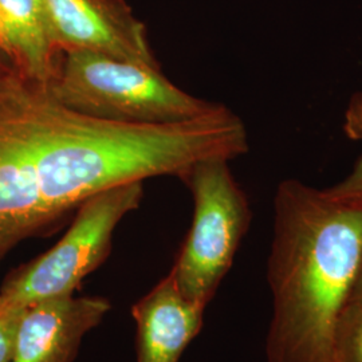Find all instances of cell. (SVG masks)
I'll list each match as a JSON object with an SVG mask.
<instances>
[{"mask_svg": "<svg viewBox=\"0 0 362 362\" xmlns=\"http://www.w3.org/2000/svg\"><path fill=\"white\" fill-rule=\"evenodd\" d=\"M21 76L7 54L0 49V94Z\"/></svg>", "mask_w": 362, "mask_h": 362, "instance_id": "15", "label": "cell"}, {"mask_svg": "<svg viewBox=\"0 0 362 362\" xmlns=\"http://www.w3.org/2000/svg\"><path fill=\"white\" fill-rule=\"evenodd\" d=\"M19 95L40 196L57 226L93 194L158 176L180 179L200 161H231L250 148L245 122L224 105L182 122L141 125L79 115L25 77Z\"/></svg>", "mask_w": 362, "mask_h": 362, "instance_id": "1", "label": "cell"}, {"mask_svg": "<svg viewBox=\"0 0 362 362\" xmlns=\"http://www.w3.org/2000/svg\"><path fill=\"white\" fill-rule=\"evenodd\" d=\"M324 191L338 203L362 209V155L344 180Z\"/></svg>", "mask_w": 362, "mask_h": 362, "instance_id": "12", "label": "cell"}, {"mask_svg": "<svg viewBox=\"0 0 362 362\" xmlns=\"http://www.w3.org/2000/svg\"><path fill=\"white\" fill-rule=\"evenodd\" d=\"M362 254V209L296 179L274 197L267 260L269 362H334V337Z\"/></svg>", "mask_w": 362, "mask_h": 362, "instance_id": "2", "label": "cell"}, {"mask_svg": "<svg viewBox=\"0 0 362 362\" xmlns=\"http://www.w3.org/2000/svg\"><path fill=\"white\" fill-rule=\"evenodd\" d=\"M46 88L58 104L73 112L119 124L182 122L208 115L221 105L177 88L161 67L101 52H62Z\"/></svg>", "mask_w": 362, "mask_h": 362, "instance_id": "3", "label": "cell"}, {"mask_svg": "<svg viewBox=\"0 0 362 362\" xmlns=\"http://www.w3.org/2000/svg\"><path fill=\"white\" fill-rule=\"evenodd\" d=\"M18 78L0 94V262L21 242L58 227L30 157Z\"/></svg>", "mask_w": 362, "mask_h": 362, "instance_id": "6", "label": "cell"}, {"mask_svg": "<svg viewBox=\"0 0 362 362\" xmlns=\"http://www.w3.org/2000/svg\"><path fill=\"white\" fill-rule=\"evenodd\" d=\"M0 49L22 77L49 85L62 52L52 42L43 0H0Z\"/></svg>", "mask_w": 362, "mask_h": 362, "instance_id": "10", "label": "cell"}, {"mask_svg": "<svg viewBox=\"0 0 362 362\" xmlns=\"http://www.w3.org/2000/svg\"><path fill=\"white\" fill-rule=\"evenodd\" d=\"M52 42L59 52H101L160 67L146 28L124 0H43Z\"/></svg>", "mask_w": 362, "mask_h": 362, "instance_id": "7", "label": "cell"}, {"mask_svg": "<svg viewBox=\"0 0 362 362\" xmlns=\"http://www.w3.org/2000/svg\"><path fill=\"white\" fill-rule=\"evenodd\" d=\"M110 309L103 297L65 296L28 305L16 330L13 362H74L85 336Z\"/></svg>", "mask_w": 362, "mask_h": 362, "instance_id": "8", "label": "cell"}, {"mask_svg": "<svg viewBox=\"0 0 362 362\" xmlns=\"http://www.w3.org/2000/svg\"><path fill=\"white\" fill-rule=\"evenodd\" d=\"M180 180L194 197V218L169 275L182 297L206 309L233 267L252 214L228 160L200 161Z\"/></svg>", "mask_w": 362, "mask_h": 362, "instance_id": "4", "label": "cell"}, {"mask_svg": "<svg viewBox=\"0 0 362 362\" xmlns=\"http://www.w3.org/2000/svg\"><path fill=\"white\" fill-rule=\"evenodd\" d=\"M344 132L354 141L362 140V93H357L350 100L344 118Z\"/></svg>", "mask_w": 362, "mask_h": 362, "instance_id": "14", "label": "cell"}, {"mask_svg": "<svg viewBox=\"0 0 362 362\" xmlns=\"http://www.w3.org/2000/svg\"><path fill=\"white\" fill-rule=\"evenodd\" d=\"M350 303H357L362 306V254L360 262H358V267L356 272V278L353 282V287L350 291L349 300Z\"/></svg>", "mask_w": 362, "mask_h": 362, "instance_id": "16", "label": "cell"}, {"mask_svg": "<svg viewBox=\"0 0 362 362\" xmlns=\"http://www.w3.org/2000/svg\"><path fill=\"white\" fill-rule=\"evenodd\" d=\"M334 362H362V306H345L337 325Z\"/></svg>", "mask_w": 362, "mask_h": 362, "instance_id": "11", "label": "cell"}, {"mask_svg": "<svg viewBox=\"0 0 362 362\" xmlns=\"http://www.w3.org/2000/svg\"><path fill=\"white\" fill-rule=\"evenodd\" d=\"M26 308H0V362H13L16 330Z\"/></svg>", "mask_w": 362, "mask_h": 362, "instance_id": "13", "label": "cell"}, {"mask_svg": "<svg viewBox=\"0 0 362 362\" xmlns=\"http://www.w3.org/2000/svg\"><path fill=\"white\" fill-rule=\"evenodd\" d=\"M203 308L182 297L170 275L132 308L137 362H179L203 327Z\"/></svg>", "mask_w": 362, "mask_h": 362, "instance_id": "9", "label": "cell"}, {"mask_svg": "<svg viewBox=\"0 0 362 362\" xmlns=\"http://www.w3.org/2000/svg\"><path fill=\"white\" fill-rule=\"evenodd\" d=\"M141 181L93 194L77 208L61 240L10 272L0 286V308H27L49 298L74 296L109 257L118 224L140 207Z\"/></svg>", "mask_w": 362, "mask_h": 362, "instance_id": "5", "label": "cell"}]
</instances>
